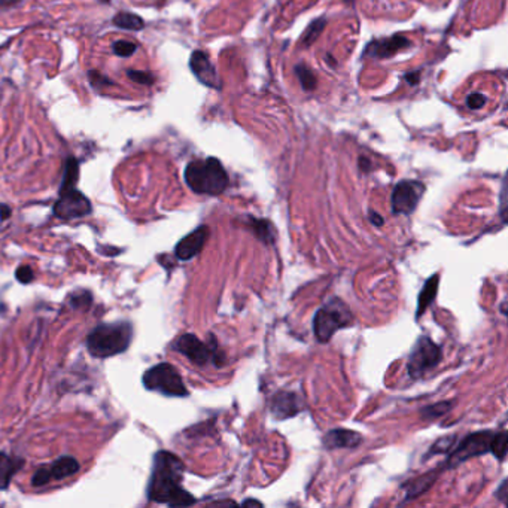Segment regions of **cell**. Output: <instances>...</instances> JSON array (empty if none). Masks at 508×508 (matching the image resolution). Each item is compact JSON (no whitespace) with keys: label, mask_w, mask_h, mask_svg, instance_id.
<instances>
[{"label":"cell","mask_w":508,"mask_h":508,"mask_svg":"<svg viewBox=\"0 0 508 508\" xmlns=\"http://www.w3.org/2000/svg\"><path fill=\"white\" fill-rule=\"evenodd\" d=\"M185 467L172 452L160 451L153 456L152 474L148 484V500L169 507H190L195 498L182 488Z\"/></svg>","instance_id":"1"},{"label":"cell","mask_w":508,"mask_h":508,"mask_svg":"<svg viewBox=\"0 0 508 508\" xmlns=\"http://www.w3.org/2000/svg\"><path fill=\"white\" fill-rule=\"evenodd\" d=\"M184 178L191 191L203 195H221L230 184L227 170L215 157L188 163Z\"/></svg>","instance_id":"2"},{"label":"cell","mask_w":508,"mask_h":508,"mask_svg":"<svg viewBox=\"0 0 508 508\" xmlns=\"http://www.w3.org/2000/svg\"><path fill=\"white\" fill-rule=\"evenodd\" d=\"M133 337V328L128 322L102 324L87 337V349L94 358H111L125 352Z\"/></svg>","instance_id":"3"},{"label":"cell","mask_w":508,"mask_h":508,"mask_svg":"<svg viewBox=\"0 0 508 508\" xmlns=\"http://www.w3.org/2000/svg\"><path fill=\"white\" fill-rule=\"evenodd\" d=\"M353 315L349 307L338 298L329 300L313 317V331L319 343H328L338 329L350 327Z\"/></svg>","instance_id":"4"},{"label":"cell","mask_w":508,"mask_h":508,"mask_svg":"<svg viewBox=\"0 0 508 508\" xmlns=\"http://www.w3.org/2000/svg\"><path fill=\"white\" fill-rule=\"evenodd\" d=\"M142 382L148 391L158 392L165 397H186L188 389L182 376L172 364L161 362L145 371Z\"/></svg>","instance_id":"5"},{"label":"cell","mask_w":508,"mask_h":508,"mask_svg":"<svg viewBox=\"0 0 508 508\" xmlns=\"http://www.w3.org/2000/svg\"><path fill=\"white\" fill-rule=\"evenodd\" d=\"M443 359L441 348L435 345L430 337H420L413 346L407 370L413 379H419L425 373L435 369Z\"/></svg>","instance_id":"6"},{"label":"cell","mask_w":508,"mask_h":508,"mask_svg":"<svg viewBox=\"0 0 508 508\" xmlns=\"http://www.w3.org/2000/svg\"><path fill=\"white\" fill-rule=\"evenodd\" d=\"M173 349L176 352L182 353V355L190 359L193 364L200 365V367H203V365L209 364L210 361L215 362L218 367L224 362L222 357L219 353H217L215 341L212 345H207L194 334L181 336L173 343Z\"/></svg>","instance_id":"7"},{"label":"cell","mask_w":508,"mask_h":508,"mask_svg":"<svg viewBox=\"0 0 508 508\" xmlns=\"http://www.w3.org/2000/svg\"><path fill=\"white\" fill-rule=\"evenodd\" d=\"M492 431H479L474 434L467 435L465 439L460 441L447 458L444 468H453L459 464L467 462L468 459L490 453V440H492Z\"/></svg>","instance_id":"8"},{"label":"cell","mask_w":508,"mask_h":508,"mask_svg":"<svg viewBox=\"0 0 508 508\" xmlns=\"http://www.w3.org/2000/svg\"><path fill=\"white\" fill-rule=\"evenodd\" d=\"M53 210L58 219L70 221L90 215L92 207L87 195L78 191L76 188H72V190L60 191V197H58Z\"/></svg>","instance_id":"9"},{"label":"cell","mask_w":508,"mask_h":508,"mask_svg":"<svg viewBox=\"0 0 508 508\" xmlns=\"http://www.w3.org/2000/svg\"><path fill=\"white\" fill-rule=\"evenodd\" d=\"M425 185L419 181H401L397 184L391 197V206L395 215H411L420 203Z\"/></svg>","instance_id":"10"},{"label":"cell","mask_w":508,"mask_h":508,"mask_svg":"<svg viewBox=\"0 0 508 508\" xmlns=\"http://www.w3.org/2000/svg\"><path fill=\"white\" fill-rule=\"evenodd\" d=\"M411 46V41L406 38L404 34H394L391 38L383 39H374L367 46H365L364 57L373 58V60H386L391 58L399 51Z\"/></svg>","instance_id":"11"},{"label":"cell","mask_w":508,"mask_h":508,"mask_svg":"<svg viewBox=\"0 0 508 508\" xmlns=\"http://www.w3.org/2000/svg\"><path fill=\"white\" fill-rule=\"evenodd\" d=\"M190 67L193 70L194 76L202 82L203 85L215 90H222V79L218 75L214 63L203 51H194L190 58Z\"/></svg>","instance_id":"12"},{"label":"cell","mask_w":508,"mask_h":508,"mask_svg":"<svg viewBox=\"0 0 508 508\" xmlns=\"http://www.w3.org/2000/svg\"><path fill=\"white\" fill-rule=\"evenodd\" d=\"M301 410H303V401L295 392L279 391L270 399L271 416L279 420H285L297 416Z\"/></svg>","instance_id":"13"},{"label":"cell","mask_w":508,"mask_h":508,"mask_svg":"<svg viewBox=\"0 0 508 508\" xmlns=\"http://www.w3.org/2000/svg\"><path fill=\"white\" fill-rule=\"evenodd\" d=\"M209 228L206 226H202L195 228L193 233L188 235L176 245L174 247V256L179 259V261H190L195 255L202 252L203 246L206 245L209 239Z\"/></svg>","instance_id":"14"},{"label":"cell","mask_w":508,"mask_h":508,"mask_svg":"<svg viewBox=\"0 0 508 508\" xmlns=\"http://www.w3.org/2000/svg\"><path fill=\"white\" fill-rule=\"evenodd\" d=\"M364 439L359 432L338 428L327 432L322 443L328 451H336V448H355Z\"/></svg>","instance_id":"15"},{"label":"cell","mask_w":508,"mask_h":508,"mask_svg":"<svg viewBox=\"0 0 508 508\" xmlns=\"http://www.w3.org/2000/svg\"><path fill=\"white\" fill-rule=\"evenodd\" d=\"M444 469H446L444 467L435 468V469L427 472V474H425V476H420V477H418L415 480H411L410 483H407L406 484V490L407 492H406V500H404V502H409L413 498H418L419 495H422L423 492H427L432 486V483L435 481V479L439 477V474H441V472Z\"/></svg>","instance_id":"16"},{"label":"cell","mask_w":508,"mask_h":508,"mask_svg":"<svg viewBox=\"0 0 508 508\" xmlns=\"http://www.w3.org/2000/svg\"><path fill=\"white\" fill-rule=\"evenodd\" d=\"M25 465V460L0 452V490L8 489L14 476Z\"/></svg>","instance_id":"17"},{"label":"cell","mask_w":508,"mask_h":508,"mask_svg":"<svg viewBox=\"0 0 508 508\" xmlns=\"http://www.w3.org/2000/svg\"><path fill=\"white\" fill-rule=\"evenodd\" d=\"M48 468H50L53 480H64L67 477H72L74 474H76L81 465L74 456H62V458H58L55 462Z\"/></svg>","instance_id":"18"},{"label":"cell","mask_w":508,"mask_h":508,"mask_svg":"<svg viewBox=\"0 0 508 508\" xmlns=\"http://www.w3.org/2000/svg\"><path fill=\"white\" fill-rule=\"evenodd\" d=\"M440 276L434 275L432 277H430L419 294V300H418V312H416V317L419 319L420 315L428 309V307L434 303L437 292H439V285H440Z\"/></svg>","instance_id":"19"},{"label":"cell","mask_w":508,"mask_h":508,"mask_svg":"<svg viewBox=\"0 0 508 508\" xmlns=\"http://www.w3.org/2000/svg\"><path fill=\"white\" fill-rule=\"evenodd\" d=\"M251 228L256 235L258 240L266 245H273L276 240V231L273 224L266 219H254L251 218Z\"/></svg>","instance_id":"20"},{"label":"cell","mask_w":508,"mask_h":508,"mask_svg":"<svg viewBox=\"0 0 508 508\" xmlns=\"http://www.w3.org/2000/svg\"><path fill=\"white\" fill-rule=\"evenodd\" d=\"M78 179H79V161L76 158H74V157H70V158H67V161L64 164V172H63L60 191L72 190V188L76 186Z\"/></svg>","instance_id":"21"},{"label":"cell","mask_w":508,"mask_h":508,"mask_svg":"<svg viewBox=\"0 0 508 508\" xmlns=\"http://www.w3.org/2000/svg\"><path fill=\"white\" fill-rule=\"evenodd\" d=\"M114 26L124 29V30H142L145 27V21L142 20L139 15L132 14V13H118L114 20Z\"/></svg>","instance_id":"22"},{"label":"cell","mask_w":508,"mask_h":508,"mask_svg":"<svg viewBox=\"0 0 508 508\" xmlns=\"http://www.w3.org/2000/svg\"><path fill=\"white\" fill-rule=\"evenodd\" d=\"M294 72H295V75H297V78H298L300 84H301L304 91H313L316 88L317 79H316V76H315V74L312 72V70L307 67L304 63H298L297 66H295Z\"/></svg>","instance_id":"23"},{"label":"cell","mask_w":508,"mask_h":508,"mask_svg":"<svg viewBox=\"0 0 508 508\" xmlns=\"http://www.w3.org/2000/svg\"><path fill=\"white\" fill-rule=\"evenodd\" d=\"M325 26H327V17H321V18L312 21L310 26L306 29V32L303 34V39H301L303 43L306 46H312L317 41V38L321 36V33L324 32Z\"/></svg>","instance_id":"24"},{"label":"cell","mask_w":508,"mask_h":508,"mask_svg":"<svg viewBox=\"0 0 508 508\" xmlns=\"http://www.w3.org/2000/svg\"><path fill=\"white\" fill-rule=\"evenodd\" d=\"M507 440H508V435L505 431H500L492 435L490 453L498 459L500 462H502L507 456Z\"/></svg>","instance_id":"25"},{"label":"cell","mask_w":508,"mask_h":508,"mask_svg":"<svg viewBox=\"0 0 508 508\" xmlns=\"http://www.w3.org/2000/svg\"><path fill=\"white\" fill-rule=\"evenodd\" d=\"M452 407H453V403H448V401H441V403H439V404H432V406L425 407L422 410V416L425 419H437V418H440V416L446 415V413L451 411Z\"/></svg>","instance_id":"26"},{"label":"cell","mask_w":508,"mask_h":508,"mask_svg":"<svg viewBox=\"0 0 508 508\" xmlns=\"http://www.w3.org/2000/svg\"><path fill=\"white\" fill-rule=\"evenodd\" d=\"M112 50L118 57H132L137 51V45L130 41H116L112 45Z\"/></svg>","instance_id":"27"},{"label":"cell","mask_w":508,"mask_h":508,"mask_svg":"<svg viewBox=\"0 0 508 508\" xmlns=\"http://www.w3.org/2000/svg\"><path fill=\"white\" fill-rule=\"evenodd\" d=\"M127 76L140 85L149 87L156 82V76L149 72H144V70H127Z\"/></svg>","instance_id":"28"},{"label":"cell","mask_w":508,"mask_h":508,"mask_svg":"<svg viewBox=\"0 0 508 508\" xmlns=\"http://www.w3.org/2000/svg\"><path fill=\"white\" fill-rule=\"evenodd\" d=\"M88 81H90V84L94 88H103V87L114 85V82L109 78H106L104 75H102L100 72H97V70H90V72H88Z\"/></svg>","instance_id":"29"},{"label":"cell","mask_w":508,"mask_h":508,"mask_svg":"<svg viewBox=\"0 0 508 508\" xmlns=\"http://www.w3.org/2000/svg\"><path fill=\"white\" fill-rule=\"evenodd\" d=\"M51 472H50V468L48 467H43V468H39L36 472H34L33 477H32V484L33 486H45V484H48L51 481Z\"/></svg>","instance_id":"30"},{"label":"cell","mask_w":508,"mask_h":508,"mask_svg":"<svg viewBox=\"0 0 508 508\" xmlns=\"http://www.w3.org/2000/svg\"><path fill=\"white\" fill-rule=\"evenodd\" d=\"M455 443V437H446V439H441L437 441L432 447H431V455L434 453H444L451 448Z\"/></svg>","instance_id":"31"},{"label":"cell","mask_w":508,"mask_h":508,"mask_svg":"<svg viewBox=\"0 0 508 508\" xmlns=\"http://www.w3.org/2000/svg\"><path fill=\"white\" fill-rule=\"evenodd\" d=\"M15 277L20 283H30L33 279H34V273L33 270L29 267V266H20L17 268V273H15Z\"/></svg>","instance_id":"32"},{"label":"cell","mask_w":508,"mask_h":508,"mask_svg":"<svg viewBox=\"0 0 508 508\" xmlns=\"http://www.w3.org/2000/svg\"><path fill=\"white\" fill-rule=\"evenodd\" d=\"M484 103H486V97H484V94H481V92H474L467 97V106L469 109L477 111V109L483 108Z\"/></svg>","instance_id":"33"},{"label":"cell","mask_w":508,"mask_h":508,"mask_svg":"<svg viewBox=\"0 0 508 508\" xmlns=\"http://www.w3.org/2000/svg\"><path fill=\"white\" fill-rule=\"evenodd\" d=\"M70 303H72V307H88L92 303V295L90 292L75 294Z\"/></svg>","instance_id":"34"},{"label":"cell","mask_w":508,"mask_h":508,"mask_svg":"<svg viewBox=\"0 0 508 508\" xmlns=\"http://www.w3.org/2000/svg\"><path fill=\"white\" fill-rule=\"evenodd\" d=\"M508 484H507V480H502V483L500 484V489L496 490V498H498L501 502H507V496H508Z\"/></svg>","instance_id":"35"},{"label":"cell","mask_w":508,"mask_h":508,"mask_svg":"<svg viewBox=\"0 0 508 508\" xmlns=\"http://www.w3.org/2000/svg\"><path fill=\"white\" fill-rule=\"evenodd\" d=\"M404 79L407 81L409 85H418V82L420 79V74L419 72H409Z\"/></svg>","instance_id":"36"},{"label":"cell","mask_w":508,"mask_h":508,"mask_svg":"<svg viewBox=\"0 0 508 508\" xmlns=\"http://www.w3.org/2000/svg\"><path fill=\"white\" fill-rule=\"evenodd\" d=\"M359 169L362 172H370L371 170V161L369 157H361L359 158Z\"/></svg>","instance_id":"37"},{"label":"cell","mask_w":508,"mask_h":508,"mask_svg":"<svg viewBox=\"0 0 508 508\" xmlns=\"http://www.w3.org/2000/svg\"><path fill=\"white\" fill-rule=\"evenodd\" d=\"M11 215H13V210H11L9 206L6 205H0V219L5 221L8 219Z\"/></svg>","instance_id":"38"},{"label":"cell","mask_w":508,"mask_h":508,"mask_svg":"<svg viewBox=\"0 0 508 508\" xmlns=\"http://www.w3.org/2000/svg\"><path fill=\"white\" fill-rule=\"evenodd\" d=\"M507 186H505V182L502 185V193H501V215H502V219L505 221V202H507Z\"/></svg>","instance_id":"39"},{"label":"cell","mask_w":508,"mask_h":508,"mask_svg":"<svg viewBox=\"0 0 508 508\" xmlns=\"http://www.w3.org/2000/svg\"><path fill=\"white\" fill-rule=\"evenodd\" d=\"M370 221L374 224V226H377V227H380V226H383V218L379 215V214H376V212H370Z\"/></svg>","instance_id":"40"},{"label":"cell","mask_w":508,"mask_h":508,"mask_svg":"<svg viewBox=\"0 0 508 508\" xmlns=\"http://www.w3.org/2000/svg\"><path fill=\"white\" fill-rule=\"evenodd\" d=\"M242 505L243 507H251V505H254V507H263V504L259 502V501H256V500H246V501L242 502Z\"/></svg>","instance_id":"41"},{"label":"cell","mask_w":508,"mask_h":508,"mask_svg":"<svg viewBox=\"0 0 508 508\" xmlns=\"http://www.w3.org/2000/svg\"><path fill=\"white\" fill-rule=\"evenodd\" d=\"M18 2H21V0H0V8H2V6H13V5H17Z\"/></svg>","instance_id":"42"},{"label":"cell","mask_w":508,"mask_h":508,"mask_svg":"<svg viewBox=\"0 0 508 508\" xmlns=\"http://www.w3.org/2000/svg\"><path fill=\"white\" fill-rule=\"evenodd\" d=\"M325 58H327V63H328V64H331V66H336V64H337V63H336V60H334V58H333V57H331V55H327Z\"/></svg>","instance_id":"43"},{"label":"cell","mask_w":508,"mask_h":508,"mask_svg":"<svg viewBox=\"0 0 508 508\" xmlns=\"http://www.w3.org/2000/svg\"><path fill=\"white\" fill-rule=\"evenodd\" d=\"M100 2H103V4H109L111 0H100Z\"/></svg>","instance_id":"44"},{"label":"cell","mask_w":508,"mask_h":508,"mask_svg":"<svg viewBox=\"0 0 508 508\" xmlns=\"http://www.w3.org/2000/svg\"><path fill=\"white\" fill-rule=\"evenodd\" d=\"M0 100H2V90H0Z\"/></svg>","instance_id":"45"}]
</instances>
